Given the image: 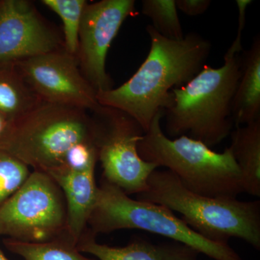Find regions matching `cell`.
<instances>
[{"label":"cell","mask_w":260,"mask_h":260,"mask_svg":"<svg viewBox=\"0 0 260 260\" xmlns=\"http://www.w3.org/2000/svg\"><path fill=\"white\" fill-rule=\"evenodd\" d=\"M240 76V56H224L220 68L206 64L190 81L173 89L172 105L162 116L168 136H187L210 148L221 143L234 125L233 101Z\"/></svg>","instance_id":"cell-2"},{"label":"cell","mask_w":260,"mask_h":260,"mask_svg":"<svg viewBox=\"0 0 260 260\" xmlns=\"http://www.w3.org/2000/svg\"><path fill=\"white\" fill-rule=\"evenodd\" d=\"M90 114L103 179L128 195L144 192L150 174L158 168L138 153L144 130L133 117L114 108L101 105Z\"/></svg>","instance_id":"cell-8"},{"label":"cell","mask_w":260,"mask_h":260,"mask_svg":"<svg viewBox=\"0 0 260 260\" xmlns=\"http://www.w3.org/2000/svg\"><path fill=\"white\" fill-rule=\"evenodd\" d=\"M3 244L10 252L24 260H98L84 256L68 234L44 243L22 242L6 238Z\"/></svg>","instance_id":"cell-17"},{"label":"cell","mask_w":260,"mask_h":260,"mask_svg":"<svg viewBox=\"0 0 260 260\" xmlns=\"http://www.w3.org/2000/svg\"><path fill=\"white\" fill-rule=\"evenodd\" d=\"M135 5L134 0H102L88 3L84 10L76 58L97 93L114 86L106 69L108 51L126 19L135 14Z\"/></svg>","instance_id":"cell-10"},{"label":"cell","mask_w":260,"mask_h":260,"mask_svg":"<svg viewBox=\"0 0 260 260\" xmlns=\"http://www.w3.org/2000/svg\"><path fill=\"white\" fill-rule=\"evenodd\" d=\"M138 200L167 207L202 237L219 244L232 238L260 249V202L210 198L189 191L170 171H154Z\"/></svg>","instance_id":"cell-3"},{"label":"cell","mask_w":260,"mask_h":260,"mask_svg":"<svg viewBox=\"0 0 260 260\" xmlns=\"http://www.w3.org/2000/svg\"><path fill=\"white\" fill-rule=\"evenodd\" d=\"M0 260H9L6 257V256L5 255L1 248H0Z\"/></svg>","instance_id":"cell-24"},{"label":"cell","mask_w":260,"mask_h":260,"mask_svg":"<svg viewBox=\"0 0 260 260\" xmlns=\"http://www.w3.org/2000/svg\"><path fill=\"white\" fill-rule=\"evenodd\" d=\"M175 0H143L142 13L153 22V28L162 37L174 41L184 38Z\"/></svg>","instance_id":"cell-19"},{"label":"cell","mask_w":260,"mask_h":260,"mask_svg":"<svg viewBox=\"0 0 260 260\" xmlns=\"http://www.w3.org/2000/svg\"><path fill=\"white\" fill-rule=\"evenodd\" d=\"M150 49L146 59L127 81L97 93L99 104L122 111L135 119L145 133L153 118L172 105L174 88L185 85L206 65L212 44L198 32L180 41L168 39L147 25Z\"/></svg>","instance_id":"cell-1"},{"label":"cell","mask_w":260,"mask_h":260,"mask_svg":"<svg viewBox=\"0 0 260 260\" xmlns=\"http://www.w3.org/2000/svg\"><path fill=\"white\" fill-rule=\"evenodd\" d=\"M30 173L28 166L0 150V207L20 189Z\"/></svg>","instance_id":"cell-20"},{"label":"cell","mask_w":260,"mask_h":260,"mask_svg":"<svg viewBox=\"0 0 260 260\" xmlns=\"http://www.w3.org/2000/svg\"><path fill=\"white\" fill-rule=\"evenodd\" d=\"M18 71L42 102L93 112L100 107L97 92L84 78L77 58L64 48L15 63Z\"/></svg>","instance_id":"cell-9"},{"label":"cell","mask_w":260,"mask_h":260,"mask_svg":"<svg viewBox=\"0 0 260 260\" xmlns=\"http://www.w3.org/2000/svg\"><path fill=\"white\" fill-rule=\"evenodd\" d=\"M68 234L64 193L45 172L32 171L0 207V237L26 243L51 242Z\"/></svg>","instance_id":"cell-7"},{"label":"cell","mask_w":260,"mask_h":260,"mask_svg":"<svg viewBox=\"0 0 260 260\" xmlns=\"http://www.w3.org/2000/svg\"><path fill=\"white\" fill-rule=\"evenodd\" d=\"M41 102L15 64L0 65V113L8 123L28 114Z\"/></svg>","instance_id":"cell-16"},{"label":"cell","mask_w":260,"mask_h":260,"mask_svg":"<svg viewBox=\"0 0 260 260\" xmlns=\"http://www.w3.org/2000/svg\"><path fill=\"white\" fill-rule=\"evenodd\" d=\"M239 12V21H238V29L237 37L235 40L232 43L231 47L228 49L225 56L228 57L239 55V53L242 51V32L245 28L246 9L248 6L252 3L251 0H237L236 1Z\"/></svg>","instance_id":"cell-21"},{"label":"cell","mask_w":260,"mask_h":260,"mask_svg":"<svg viewBox=\"0 0 260 260\" xmlns=\"http://www.w3.org/2000/svg\"><path fill=\"white\" fill-rule=\"evenodd\" d=\"M88 229L81 236L77 248L98 260H198L200 253L190 246L174 242L153 244L143 238L136 237L127 245L115 247L99 244Z\"/></svg>","instance_id":"cell-13"},{"label":"cell","mask_w":260,"mask_h":260,"mask_svg":"<svg viewBox=\"0 0 260 260\" xmlns=\"http://www.w3.org/2000/svg\"><path fill=\"white\" fill-rule=\"evenodd\" d=\"M88 229L95 236L121 229H139L182 243L215 260H243L229 244L202 237L167 207L132 199L103 178Z\"/></svg>","instance_id":"cell-6"},{"label":"cell","mask_w":260,"mask_h":260,"mask_svg":"<svg viewBox=\"0 0 260 260\" xmlns=\"http://www.w3.org/2000/svg\"><path fill=\"white\" fill-rule=\"evenodd\" d=\"M233 156L240 169L243 192L260 197V119L231 133Z\"/></svg>","instance_id":"cell-15"},{"label":"cell","mask_w":260,"mask_h":260,"mask_svg":"<svg viewBox=\"0 0 260 260\" xmlns=\"http://www.w3.org/2000/svg\"><path fill=\"white\" fill-rule=\"evenodd\" d=\"M95 168L82 170L60 168L48 173L64 193L68 210V234L78 244L88 228V222L95 202L98 188Z\"/></svg>","instance_id":"cell-12"},{"label":"cell","mask_w":260,"mask_h":260,"mask_svg":"<svg viewBox=\"0 0 260 260\" xmlns=\"http://www.w3.org/2000/svg\"><path fill=\"white\" fill-rule=\"evenodd\" d=\"M241 76L233 101L236 127L260 119V38L240 56Z\"/></svg>","instance_id":"cell-14"},{"label":"cell","mask_w":260,"mask_h":260,"mask_svg":"<svg viewBox=\"0 0 260 260\" xmlns=\"http://www.w3.org/2000/svg\"><path fill=\"white\" fill-rule=\"evenodd\" d=\"M7 124H8V121H7L6 118L0 113V136L6 127Z\"/></svg>","instance_id":"cell-23"},{"label":"cell","mask_w":260,"mask_h":260,"mask_svg":"<svg viewBox=\"0 0 260 260\" xmlns=\"http://www.w3.org/2000/svg\"><path fill=\"white\" fill-rule=\"evenodd\" d=\"M164 112L153 118L138 144L140 158L167 168L189 191L210 198H237L243 192L242 175L229 147L222 153L181 136L170 139L160 124Z\"/></svg>","instance_id":"cell-4"},{"label":"cell","mask_w":260,"mask_h":260,"mask_svg":"<svg viewBox=\"0 0 260 260\" xmlns=\"http://www.w3.org/2000/svg\"><path fill=\"white\" fill-rule=\"evenodd\" d=\"M177 10L188 16L204 14L211 5L210 0H175Z\"/></svg>","instance_id":"cell-22"},{"label":"cell","mask_w":260,"mask_h":260,"mask_svg":"<svg viewBox=\"0 0 260 260\" xmlns=\"http://www.w3.org/2000/svg\"><path fill=\"white\" fill-rule=\"evenodd\" d=\"M42 3L61 19L63 24L61 31L65 51L76 57L80 23L88 2L85 0H43Z\"/></svg>","instance_id":"cell-18"},{"label":"cell","mask_w":260,"mask_h":260,"mask_svg":"<svg viewBox=\"0 0 260 260\" xmlns=\"http://www.w3.org/2000/svg\"><path fill=\"white\" fill-rule=\"evenodd\" d=\"M64 48L61 29L48 21L28 0H2L0 65L15 64Z\"/></svg>","instance_id":"cell-11"},{"label":"cell","mask_w":260,"mask_h":260,"mask_svg":"<svg viewBox=\"0 0 260 260\" xmlns=\"http://www.w3.org/2000/svg\"><path fill=\"white\" fill-rule=\"evenodd\" d=\"M94 142L88 111L42 102L28 114L10 121L0 136V150L32 171L48 174L62 167L75 145Z\"/></svg>","instance_id":"cell-5"},{"label":"cell","mask_w":260,"mask_h":260,"mask_svg":"<svg viewBox=\"0 0 260 260\" xmlns=\"http://www.w3.org/2000/svg\"><path fill=\"white\" fill-rule=\"evenodd\" d=\"M2 0H0V5H1Z\"/></svg>","instance_id":"cell-25"}]
</instances>
